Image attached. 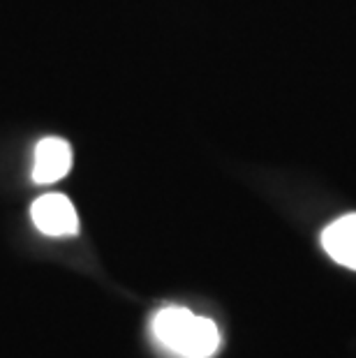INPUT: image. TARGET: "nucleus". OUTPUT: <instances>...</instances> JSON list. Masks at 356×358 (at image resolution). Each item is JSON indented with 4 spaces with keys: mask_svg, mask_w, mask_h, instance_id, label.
Segmentation results:
<instances>
[{
    "mask_svg": "<svg viewBox=\"0 0 356 358\" xmlns=\"http://www.w3.org/2000/svg\"><path fill=\"white\" fill-rule=\"evenodd\" d=\"M155 340L183 358H211L220 347L218 326L185 308H164L153 317Z\"/></svg>",
    "mask_w": 356,
    "mask_h": 358,
    "instance_id": "nucleus-1",
    "label": "nucleus"
},
{
    "mask_svg": "<svg viewBox=\"0 0 356 358\" xmlns=\"http://www.w3.org/2000/svg\"><path fill=\"white\" fill-rule=\"evenodd\" d=\"M35 227L47 236H70L79 229V217L72 201L63 194H44L30 208Z\"/></svg>",
    "mask_w": 356,
    "mask_h": 358,
    "instance_id": "nucleus-2",
    "label": "nucleus"
},
{
    "mask_svg": "<svg viewBox=\"0 0 356 358\" xmlns=\"http://www.w3.org/2000/svg\"><path fill=\"white\" fill-rule=\"evenodd\" d=\"M72 166V150L67 146V141L58 139V136H49L37 143L35 150V166H33V178L40 185H49L56 182L70 171Z\"/></svg>",
    "mask_w": 356,
    "mask_h": 358,
    "instance_id": "nucleus-3",
    "label": "nucleus"
},
{
    "mask_svg": "<svg viewBox=\"0 0 356 358\" xmlns=\"http://www.w3.org/2000/svg\"><path fill=\"white\" fill-rule=\"evenodd\" d=\"M322 248L333 262L356 271V213L336 220L322 231Z\"/></svg>",
    "mask_w": 356,
    "mask_h": 358,
    "instance_id": "nucleus-4",
    "label": "nucleus"
}]
</instances>
